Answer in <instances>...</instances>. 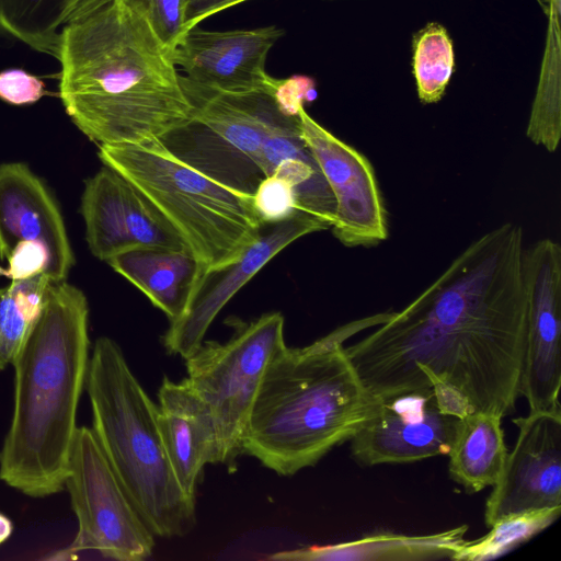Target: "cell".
Wrapping results in <instances>:
<instances>
[{
  "label": "cell",
  "mask_w": 561,
  "mask_h": 561,
  "mask_svg": "<svg viewBox=\"0 0 561 561\" xmlns=\"http://www.w3.org/2000/svg\"><path fill=\"white\" fill-rule=\"evenodd\" d=\"M524 232L506 222L471 242L415 299L345 347L376 399L447 390L504 417L520 396L527 332Z\"/></svg>",
  "instance_id": "cell-1"
},
{
  "label": "cell",
  "mask_w": 561,
  "mask_h": 561,
  "mask_svg": "<svg viewBox=\"0 0 561 561\" xmlns=\"http://www.w3.org/2000/svg\"><path fill=\"white\" fill-rule=\"evenodd\" d=\"M57 59L66 113L99 146L160 139L192 115L168 50L124 0L66 24Z\"/></svg>",
  "instance_id": "cell-2"
},
{
  "label": "cell",
  "mask_w": 561,
  "mask_h": 561,
  "mask_svg": "<svg viewBox=\"0 0 561 561\" xmlns=\"http://www.w3.org/2000/svg\"><path fill=\"white\" fill-rule=\"evenodd\" d=\"M89 362L87 297L65 280L50 283L42 313L11 364L13 411L0 450V479L24 495L65 490Z\"/></svg>",
  "instance_id": "cell-3"
},
{
  "label": "cell",
  "mask_w": 561,
  "mask_h": 561,
  "mask_svg": "<svg viewBox=\"0 0 561 561\" xmlns=\"http://www.w3.org/2000/svg\"><path fill=\"white\" fill-rule=\"evenodd\" d=\"M388 317L382 312L353 321L304 347L284 346L257 390L243 454L288 477L350 440L373 415L378 399L363 383L343 341Z\"/></svg>",
  "instance_id": "cell-4"
},
{
  "label": "cell",
  "mask_w": 561,
  "mask_h": 561,
  "mask_svg": "<svg viewBox=\"0 0 561 561\" xmlns=\"http://www.w3.org/2000/svg\"><path fill=\"white\" fill-rule=\"evenodd\" d=\"M85 388L92 431L145 525L156 537L188 534L196 524L195 499L181 489L151 401L121 346L99 337L90 355Z\"/></svg>",
  "instance_id": "cell-5"
},
{
  "label": "cell",
  "mask_w": 561,
  "mask_h": 561,
  "mask_svg": "<svg viewBox=\"0 0 561 561\" xmlns=\"http://www.w3.org/2000/svg\"><path fill=\"white\" fill-rule=\"evenodd\" d=\"M99 158L152 204L204 271L239 257L264 227L253 208L252 196L187 165L159 139L100 145Z\"/></svg>",
  "instance_id": "cell-6"
},
{
  "label": "cell",
  "mask_w": 561,
  "mask_h": 561,
  "mask_svg": "<svg viewBox=\"0 0 561 561\" xmlns=\"http://www.w3.org/2000/svg\"><path fill=\"white\" fill-rule=\"evenodd\" d=\"M180 82L193 106L192 115L159 140L187 165L252 196L265 178L262 147L280 110L274 96L277 84L248 93H225L182 75Z\"/></svg>",
  "instance_id": "cell-7"
},
{
  "label": "cell",
  "mask_w": 561,
  "mask_h": 561,
  "mask_svg": "<svg viewBox=\"0 0 561 561\" xmlns=\"http://www.w3.org/2000/svg\"><path fill=\"white\" fill-rule=\"evenodd\" d=\"M285 319L267 312L250 322L233 323L224 343L205 341L187 358V380L210 408L217 423L220 463L230 471L243 454L248 417L273 357L286 346Z\"/></svg>",
  "instance_id": "cell-8"
},
{
  "label": "cell",
  "mask_w": 561,
  "mask_h": 561,
  "mask_svg": "<svg viewBox=\"0 0 561 561\" xmlns=\"http://www.w3.org/2000/svg\"><path fill=\"white\" fill-rule=\"evenodd\" d=\"M65 489L78 519L69 553L98 551L117 561L152 554L154 536L124 491L91 427L77 428Z\"/></svg>",
  "instance_id": "cell-9"
},
{
  "label": "cell",
  "mask_w": 561,
  "mask_h": 561,
  "mask_svg": "<svg viewBox=\"0 0 561 561\" xmlns=\"http://www.w3.org/2000/svg\"><path fill=\"white\" fill-rule=\"evenodd\" d=\"M527 332L520 394L529 411H561V248L543 238L525 249Z\"/></svg>",
  "instance_id": "cell-10"
},
{
  "label": "cell",
  "mask_w": 561,
  "mask_h": 561,
  "mask_svg": "<svg viewBox=\"0 0 561 561\" xmlns=\"http://www.w3.org/2000/svg\"><path fill=\"white\" fill-rule=\"evenodd\" d=\"M459 422L439 407L433 388L383 397L350 439L351 453L368 467L447 456Z\"/></svg>",
  "instance_id": "cell-11"
},
{
  "label": "cell",
  "mask_w": 561,
  "mask_h": 561,
  "mask_svg": "<svg viewBox=\"0 0 561 561\" xmlns=\"http://www.w3.org/2000/svg\"><path fill=\"white\" fill-rule=\"evenodd\" d=\"M266 226L239 257L221 267L202 272L183 312L170 322L162 336L169 354L183 359L192 355L204 342L220 310L265 264L297 239L329 228L304 211Z\"/></svg>",
  "instance_id": "cell-12"
},
{
  "label": "cell",
  "mask_w": 561,
  "mask_h": 561,
  "mask_svg": "<svg viewBox=\"0 0 561 561\" xmlns=\"http://www.w3.org/2000/svg\"><path fill=\"white\" fill-rule=\"evenodd\" d=\"M298 116L301 137L335 201L334 237L346 247L373 245L387 239V214L370 162L314 121L304 105Z\"/></svg>",
  "instance_id": "cell-13"
},
{
  "label": "cell",
  "mask_w": 561,
  "mask_h": 561,
  "mask_svg": "<svg viewBox=\"0 0 561 561\" xmlns=\"http://www.w3.org/2000/svg\"><path fill=\"white\" fill-rule=\"evenodd\" d=\"M516 442L486 499L484 522L561 506V411H529L513 420Z\"/></svg>",
  "instance_id": "cell-14"
},
{
  "label": "cell",
  "mask_w": 561,
  "mask_h": 561,
  "mask_svg": "<svg viewBox=\"0 0 561 561\" xmlns=\"http://www.w3.org/2000/svg\"><path fill=\"white\" fill-rule=\"evenodd\" d=\"M80 211L89 249L101 261L139 248L186 249L152 204L110 167L85 181Z\"/></svg>",
  "instance_id": "cell-15"
},
{
  "label": "cell",
  "mask_w": 561,
  "mask_h": 561,
  "mask_svg": "<svg viewBox=\"0 0 561 561\" xmlns=\"http://www.w3.org/2000/svg\"><path fill=\"white\" fill-rule=\"evenodd\" d=\"M284 35L274 25L253 30H188L169 54L173 64L192 82L225 93H248L273 89L278 79L271 77L266 58Z\"/></svg>",
  "instance_id": "cell-16"
},
{
  "label": "cell",
  "mask_w": 561,
  "mask_h": 561,
  "mask_svg": "<svg viewBox=\"0 0 561 561\" xmlns=\"http://www.w3.org/2000/svg\"><path fill=\"white\" fill-rule=\"evenodd\" d=\"M21 241H39L50 253L48 277L65 280L75 263L60 210L44 183L21 162L0 164V260Z\"/></svg>",
  "instance_id": "cell-17"
},
{
  "label": "cell",
  "mask_w": 561,
  "mask_h": 561,
  "mask_svg": "<svg viewBox=\"0 0 561 561\" xmlns=\"http://www.w3.org/2000/svg\"><path fill=\"white\" fill-rule=\"evenodd\" d=\"M157 423L174 476L195 499L205 465L220 463L219 432L214 414L187 378L164 377L158 390Z\"/></svg>",
  "instance_id": "cell-18"
},
{
  "label": "cell",
  "mask_w": 561,
  "mask_h": 561,
  "mask_svg": "<svg viewBox=\"0 0 561 561\" xmlns=\"http://www.w3.org/2000/svg\"><path fill=\"white\" fill-rule=\"evenodd\" d=\"M264 176L277 175L294 188L300 211L332 227L335 201L300 131L299 116L282 110L275 116L262 147Z\"/></svg>",
  "instance_id": "cell-19"
},
{
  "label": "cell",
  "mask_w": 561,
  "mask_h": 561,
  "mask_svg": "<svg viewBox=\"0 0 561 561\" xmlns=\"http://www.w3.org/2000/svg\"><path fill=\"white\" fill-rule=\"evenodd\" d=\"M171 321L183 312L204 267L187 249L139 248L106 261Z\"/></svg>",
  "instance_id": "cell-20"
},
{
  "label": "cell",
  "mask_w": 561,
  "mask_h": 561,
  "mask_svg": "<svg viewBox=\"0 0 561 561\" xmlns=\"http://www.w3.org/2000/svg\"><path fill=\"white\" fill-rule=\"evenodd\" d=\"M467 531L468 526L461 525L432 535L375 534L346 542L273 552L265 559L271 561L451 559L466 543Z\"/></svg>",
  "instance_id": "cell-21"
},
{
  "label": "cell",
  "mask_w": 561,
  "mask_h": 561,
  "mask_svg": "<svg viewBox=\"0 0 561 561\" xmlns=\"http://www.w3.org/2000/svg\"><path fill=\"white\" fill-rule=\"evenodd\" d=\"M502 417L472 412L460 419L448 453L451 479L467 492L477 493L493 486L507 457Z\"/></svg>",
  "instance_id": "cell-22"
},
{
  "label": "cell",
  "mask_w": 561,
  "mask_h": 561,
  "mask_svg": "<svg viewBox=\"0 0 561 561\" xmlns=\"http://www.w3.org/2000/svg\"><path fill=\"white\" fill-rule=\"evenodd\" d=\"M85 0H0V31L58 58L62 27Z\"/></svg>",
  "instance_id": "cell-23"
},
{
  "label": "cell",
  "mask_w": 561,
  "mask_h": 561,
  "mask_svg": "<svg viewBox=\"0 0 561 561\" xmlns=\"http://www.w3.org/2000/svg\"><path fill=\"white\" fill-rule=\"evenodd\" d=\"M560 513L561 506H556L502 516L485 536L467 540L451 560L484 561L502 557L549 527Z\"/></svg>",
  "instance_id": "cell-24"
},
{
  "label": "cell",
  "mask_w": 561,
  "mask_h": 561,
  "mask_svg": "<svg viewBox=\"0 0 561 561\" xmlns=\"http://www.w3.org/2000/svg\"><path fill=\"white\" fill-rule=\"evenodd\" d=\"M455 65L454 46L446 28L428 23L413 37V75L417 95L425 104L438 102Z\"/></svg>",
  "instance_id": "cell-25"
},
{
  "label": "cell",
  "mask_w": 561,
  "mask_h": 561,
  "mask_svg": "<svg viewBox=\"0 0 561 561\" xmlns=\"http://www.w3.org/2000/svg\"><path fill=\"white\" fill-rule=\"evenodd\" d=\"M149 22L170 54L186 33L187 0H124Z\"/></svg>",
  "instance_id": "cell-26"
},
{
  "label": "cell",
  "mask_w": 561,
  "mask_h": 561,
  "mask_svg": "<svg viewBox=\"0 0 561 561\" xmlns=\"http://www.w3.org/2000/svg\"><path fill=\"white\" fill-rule=\"evenodd\" d=\"M252 204L264 226L284 221L300 211L293 186L277 175L265 176L259 183Z\"/></svg>",
  "instance_id": "cell-27"
},
{
  "label": "cell",
  "mask_w": 561,
  "mask_h": 561,
  "mask_svg": "<svg viewBox=\"0 0 561 561\" xmlns=\"http://www.w3.org/2000/svg\"><path fill=\"white\" fill-rule=\"evenodd\" d=\"M35 322L5 287L0 301V371L12 364Z\"/></svg>",
  "instance_id": "cell-28"
},
{
  "label": "cell",
  "mask_w": 561,
  "mask_h": 561,
  "mask_svg": "<svg viewBox=\"0 0 561 561\" xmlns=\"http://www.w3.org/2000/svg\"><path fill=\"white\" fill-rule=\"evenodd\" d=\"M7 262V266H0V276L10 280H20L41 274L48 276L51 257L48 248L44 243L21 241L12 249Z\"/></svg>",
  "instance_id": "cell-29"
},
{
  "label": "cell",
  "mask_w": 561,
  "mask_h": 561,
  "mask_svg": "<svg viewBox=\"0 0 561 561\" xmlns=\"http://www.w3.org/2000/svg\"><path fill=\"white\" fill-rule=\"evenodd\" d=\"M45 94L44 81L23 69L12 68L0 72V99L7 103L33 104Z\"/></svg>",
  "instance_id": "cell-30"
},
{
  "label": "cell",
  "mask_w": 561,
  "mask_h": 561,
  "mask_svg": "<svg viewBox=\"0 0 561 561\" xmlns=\"http://www.w3.org/2000/svg\"><path fill=\"white\" fill-rule=\"evenodd\" d=\"M313 81L307 77L278 79L274 96L279 108L287 115H297L299 106L316 98Z\"/></svg>",
  "instance_id": "cell-31"
},
{
  "label": "cell",
  "mask_w": 561,
  "mask_h": 561,
  "mask_svg": "<svg viewBox=\"0 0 561 561\" xmlns=\"http://www.w3.org/2000/svg\"><path fill=\"white\" fill-rule=\"evenodd\" d=\"M244 1L247 0H187L186 32L210 15Z\"/></svg>",
  "instance_id": "cell-32"
},
{
  "label": "cell",
  "mask_w": 561,
  "mask_h": 561,
  "mask_svg": "<svg viewBox=\"0 0 561 561\" xmlns=\"http://www.w3.org/2000/svg\"><path fill=\"white\" fill-rule=\"evenodd\" d=\"M12 531L13 524L11 519L7 515L0 513V546L10 538Z\"/></svg>",
  "instance_id": "cell-33"
},
{
  "label": "cell",
  "mask_w": 561,
  "mask_h": 561,
  "mask_svg": "<svg viewBox=\"0 0 561 561\" xmlns=\"http://www.w3.org/2000/svg\"><path fill=\"white\" fill-rule=\"evenodd\" d=\"M5 287L0 288V301Z\"/></svg>",
  "instance_id": "cell-34"
}]
</instances>
